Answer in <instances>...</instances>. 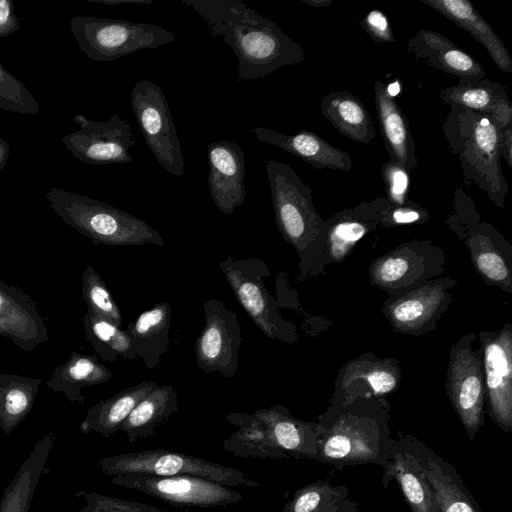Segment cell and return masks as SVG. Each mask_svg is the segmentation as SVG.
<instances>
[{
	"label": "cell",
	"instance_id": "obj_1",
	"mask_svg": "<svg viewBox=\"0 0 512 512\" xmlns=\"http://www.w3.org/2000/svg\"><path fill=\"white\" fill-rule=\"evenodd\" d=\"M234 51L237 82L265 77L305 60L303 48L278 24L240 0H181Z\"/></svg>",
	"mask_w": 512,
	"mask_h": 512
},
{
	"label": "cell",
	"instance_id": "obj_2",
	"mask_svg": "<svg viewBox=\"0 0 512 512\" xmlns=\"http://www.w3.org/2000/svg\"><path fill=\"white\" fill-rule=\"evenodd\" d=\"M389 406L384 399L359 397L330 405L319 416L316 461L342 470L345 466H382L394 439L389 426Z\"/></svg>",
	"mask_w": 512,
	"mask_h": 512
},
{
	"label": "cell",
	"instance_id": "obj_3",
	"mask_svg": "<svg viewBox=\"0 0 512 512\" xmlns=\"http://www.w3.org/2000/svg\"><path fill=\"white\" fill-rule=\"evenodd\" d=\"M226 419L237 430L223 441L222 447L236 457L317 458L318 423L295 418L282 404L252 414L229 412Z\"/></svg>",
	"mask_w": 512,
	"mask_h": 512
},
{
	"label": "cell",
	"instance_id": "obj_4",
	"mask_svg": "<svg viewBox=\"0 0 512 512\" xmlns=\"http://www.w3.org/2000/svg\"><path fill=\"white\" fill-rule=\"evenodd\" d=\"M448 147L457 155L464 177L504 208L508 183L500 164L499 132L492 119L482 113L451 106L443 123Z\"/></svg>",
	"mask_w": 512,
	"mask_h": 512
},
{
	"label": "cell",
	"instance_id": "obj_5",
	"mask_svg": "<svg viewBox=\"0 0 512 512\" xmlns=\"http://www.w3.org/2000/svg\"><path fill=\"white\" fill-rule=\"evenodd\" d=\"M45 198L64 223L93 244L165 246L164 239L151 225L117 207L56 187H50Z\"/></svg>",
	"mask_w": 512,
	"mask_h": 512
},
{
	"label": "cell",
	"instance_id": "obj_6",
	"mask_svg": "<svg viewBox=\"0 0 512 512\" xmlns=\"http://www.w3.org/2000/svg\"><path fill=\"white\" fill-rule=\"evenodd\" d=\"M266 172L277 229L299 254L304 272L313 260L325 222L315 209L310 187L291 166L269 160Z\"/></svg>",
	"mask_w": 512,
	"mask_h": 512
},
{
	"label": "cell",
	"instance_id": "obj_7",
	"mask_svg": "<svg viewBox=\"0 0 512 512\" xmlns=\"http://www.w3.org/2000/svg\"><path fill=\"white\" fill-rule=\"evenodd\" d=\"M70 29L80 50L98 62L113 61L178 40L172 32L156 24L95 16L72 17Z\"/></svg>",
	"mask_w": 512,
	"mask_h": 512
},
{
	"label": "cell",
	"instance_id": "obj_8",
	"mask_svg": "<svg viewBox=\"0 0 512 512\" xmlns=\"http://www.w3.org/2000/svg\"><path fill=\"white\" fill-rule=\"evenodd\" d=\"M96 463L102 473L107 476L122 474L193 475L229 487H260V483L248 478L241 470L164 448L111 455L98 459Z\"/></svg>",
	"mask_w": 512,
	"mask_h": 512
},
{
	"label": "cell",
	"instance_id": "obj_9",
	"mask_svg": "<svg viewBox=\"0 0 512 512\" xmlns=\"http://www.w3.org/2000/svg\"><path fill=\"white\" fill-rule=\"evenodd\" d=\"M219 267L237 301L268 338L286 343L298 339L294 325L278 313L276 300L264 284L270 271L263 260L234 259L229 255Z\"/></svg>",
	"mask_w": 512,
	"mask_h": 512
},
{
	"label": "cell",
	"instance_id": "obj_10",
	"mask_svg": "<svg viewBox=\"0 0 512 512\" xmlns=\"http://www.w3.org/2000/svg\"><path fill=\"white\" fill-rule=\"evenodd\" d=\"M131 106L146 144L157 162L173 176L184 173L180 140L162 89L150 80L135 83Z\"/></svg>",
	"mask_w": 512,
	"mask_h": 512
},
{
	"label": "cell",
	"instance_id": "obj_11",
	"mask_svg": "<svg viewBox=\"0 0 512 512\" xmlns=\"http://www.w3.org/2000/svg\"><path fill=\"white\" fill-rule=\"evenodd\" d=\"M474 333L463 336L452 348L447 370L449 401L473 440L484 423L485 380L481 348L472 350Z\"/></svg>",
	"mask_w": 512,
	"mask_h": 512
},
{
	"label": "cell",
	"instance_id": "obj_12",
	"mask_svg": "<svg viewBox=\"0 0 512 512\" xmlns=\"http://www.w3.org/2000/svg\"><path fill=\"white\" fill-rule=\"evenodd\" d=\"M111 482L173 506L216 508L234 505L243 500L242 494L232 487L193 475L122 474L113 476Z\"/></svg>",
	"mask_w": 512,
	"mask_h": 512
},
{
	"label": "cell",
	"instance_id": "obj_13",
	"mask_svg": "<svg viewBox=\"0 0 512 512\" xmlns=\"http://www.w3.org/2000/svg\"><path fill=\"white\" fill-rule=\"evenodd\" d=\"M73 121L79 129L61 140L78 160L92 165L123 164L133 160L130 149L136 139L130 125L118 114L105 121L77 114Z\"/></svg>",
	"mask_w": 512,
	"mask_h": 512
},
{
	"label": "cell",
	"instance_id": "obj_14",
	"mask_svg": "<svg viewBox=\"0 0 512 512\" xmlns=\"http://www.w3.org/2000/svg\"><path fill=\"white\" fill-rule=\"evenodd\" d=\"M203 310L205 324L194 346L196 364L206 374L231 378L238 369L242 342L237 315L218 299L205 301Z\"/></svg>",
	"mask_w": 512,
	"mask_h": 512
},
{
	"label": "cell",
	"instance_id": "obj_15",
	"mask_svg": "<svg viewBox=\"0 0 512 512\" xmlns=\"http://www.w3.org/2000/svg\"><path fill=\"white\" fill-rule=\"evenodd\" d=\"M481 336L489 414L503 431L512 433L511 325L507 324L500 332H485Z\"/></svg>",
	"mask_w": 512,
	"mask_h": 512
},
{
	"label": "cell",
	"instance_id": "obj_16",
	"mask_svg": "<svg viewBox=\"0 0 512 512\" xmlns=\"http://www.w3.org/2000/svg\"><path fill=\"white\" fill-rule=\"evenodd\" d=\"M208 187L217 208L231 215L246 196L244 152L234 141L212 142L207 146Z\"/></svg>",
	"mask_w": 512,
	"mask_h": 512
},
{
	"label": "cell",
	"instance_id": "obj_17",
	"mask_svg": "<svg viewBox=\"0 0 512 512\" xmlns=\"http://www.w3.org/2000/svg\"><path fill=\"white\" fill-rule=\"evenodd\" d=\"M400 369L391 359L363 355L340 372L331 405L352 402L359 397L380 398L397 388Z\"/></svg>",
	"mask_w": 512,
	"mask_h": 512
},
{
	"label": "cell",
	"instance_id": "obj_18",
	"mask_svg": "<svg viewBox=\"0 0 512 512\" xmlns=\"http://www.w3.org/2000/svg\"><path fill=\"white\" fill-rule=\"evenodd\" d=\"M421 466V474L430 485L440 512H482L453 465L423 441L407 435Z\"/></svg>",
	"mask_w": 512,
	"mask_h": 512
},
{
	"label": "cell",
	"instance_id": "obj_19",
	"mask_svg": "<svg viewBox=\"0 0 512 512\" xmlns=\"http://www.w3.org/2000/svg\"><path fill=\"white\" fill-rule=\"evenodd\" d=\"M0 336L25 351L48 342L46 321L33 299L20 288L0 280Z\"/></svg>",
	"mask_w": 512,
	"mask_h": 512
},
{
	"label": "cell",
	"instance_id": "obj_20",
	"mask_svg": "<svg viewBox=\"0 0 512 512\" xmlns=\"http://www.w3.org/2000/svg\"><path fill=\"white\" fill-rule=\"evenodd\" d=\"M383 468L382 485L386 489L395 480L411 512H440L434 493L421 474V466L408 442L407 435L397 433Z\"/></svg>",
	"mask_w": 512,
	"mask_h": 512
},
{
	"label": "cell",
	"instance_id": "obj_21",
	"mask_svg": "<svg viewBox=\"0 0 512 512\" xmlns=\"http://www.w3.org/2000/svg\"><path fill=\"white\" fill-rule=\"evenodd\" d=\"M427 244H404L373 262L370 267L372 282L391 292H403L431 277L432 249L424 251Z\"/></svg>",
	"mask_w": 512,
	"mask_h": 512
},
{
	"label": "cell",
	"instance_id": "obj_22",
	"mask_svg": "<svg viewBox=\"0 0 512 512\" xmlns=\"http://www.w3.org/2000/svg\"><path fill=\"white\" fill-rule=\"evenodd\" d=\"M448 281H434L403 293L386 306L385 312L395 329L412 333L424 330L449 304Z\"/></svg>",
	"mask_w": 512,
	"mask_h": 512
},
{
	"label": "cell",
	"instance_id": "obj_23",
	"mask_svg": "<svg viewBox=\"0 0 512 512\" xmlns=\"http://www.w3.org/2000/svg\"><path fill=\"white\" fill-rule=\"evenodd\" d=\"M251 133L259 141L274 145L317 169H352L353 161L349 153L332 146L314 132L302 130L294 135H286L271 128L254 127Z\"/></svg>",
	"mask_w": 512,
	"mask_h": 512
},
{
	"label": "cell",
	"instance_id": "obj_24",
	"mask_svg": "<svg viewBox=\"0 0 512 512\" xmlns=\"http://www.w3.org/2000/svg\"><path fill=\"white\" fill-rule=\"evenodd\" d=\"M407 51L416 59L445 73L465 80H481L485 71L472 56L462 51L449 38L428 29H418L408 41Z\"/></svg>",
	"mask_w": 512,
	"mask_h": 512
},
{
	"label": "cell",
	"instance_id": "obj_25",
	"mask_svg": "<svg viewBox=\"0 0 512 512\" xmlns=\"http://www.w3.org/2000/svg\"><path fill=\"white\" fill-rule=\"evenodd\" d=\"M374 102L382 139L390 159L409 171L416 168L418 159L409 121L388 86L381 80L374 84Z\"/></svg>",
	"mask_w": 512,
	"mask_h": 512
},
{
	"label": "cell",
	"instance_id": "obj_26",
	"mask_svg": "<svg viewBox=\"0 0 512 512\" xmlns=\"http://www.w3.org/2000/svg\"><path fill=\"white\" fill-rule=\"evenodd\" d=\"M457 26L469 32L489 53L497 67L512 72V58L491 26L468 0H420Z\"/></svg>",
	"mask_w": 512,
	"mask_h": 512
},
{
	"label": "cell",
	"instance_id": "obj_27",
	"mask_svg": "<svg viewBox=\"0 0 512 512\" xmlns=\"http://www.w3.org/2000/svg\"><path fill=\"white\" fill-rule=\"evenodd\" d=\"M172 308L168 302H159L139 314L125 330L136 356L141 357L147 368H155L168 349Z\"/></svg>",
	"mask_w": 512,
	"mask_h": 512
},
{
	"label": "cell",
	"instance_id": "obj_28",
	"mask_svg": "<svg viewBox=\"0 0 512 512\" xmlns=\"http://www.w3.org/2000/svg\"><path fill=\"white\" fill-rule=\"evenodd\" d=\"M158 384L154 380L127 387L119 393L93 405L80 424L82 433L95 432L109 437L120 427L135 408Z\"/></svg>",
	"mask_w": 512,
	"mask_h": 512
},
{
	"label": "cell",
	"instance_id": "obj_29",
	"mask_svg": "<svg viewBox=\"0 0 512 512\" xmlns=\"http://www.w3.org/2000/svg\"><path fill=\"white\" fill-rule=\"evenodd\" d=\"M55 437L44 435L21 464L0 500V512H29Z\"/></svg>",
	"mask_w": 512,
	"mask_h": 512
},
{
	"label": "cell",
	"instance_id": "obj_30",
	"mask_svg": "<svg viewBox=\"0 0 512 512\" xmlns=\"http://www.w3.org/2000/svg\"><path fill=\"white\" fill-rule=\"evenodd\" d=\"M111 377L112 371L95 356L72 351L66 362L54 368L47 386L53 392L64 393L71 403L84 404L81 389L105 383Z\"/></svg>",
	"mask_w": 512,
	"mask_h": 512
},
{
	"label": "cell",
	"instance_id": "obj_31",
	"mask_svg": "<svg viewBox=\"0 0 512 512\" xmlns=\"http://www.w3.org/2000/svg\"><path fill=\"white\" fill-rule=\"evenodd\" d=\"M324 117L343 136L368 144L376 134L373 119L364 104L349 92H330L320 101Z\"/></svg>",
	"mask_w": 512,
	"mask_h": 512
},
{
	"label": "cell",
	"instance_id": "obj_32",
	"mask_svg": "<svg viewBox=\"0 0 512 512\" xmlns=\"http://www.w3.org/2000/svg\"><path fill=\"white\" fill-rule=\"evenodd\" d=\"M178 396L173 386L155 387L126 418L120 432L133 443L156 434V429L178 411Z\"/></svg>",
	"mask_w": 512,
	"mask_h": 512
},
{
	"label": "cell",
	"instance_id": "obj_33",
	"mask_svg": "<svg viewBox=\"0 0 512 512\" xmlns=\"http://www.w3.org/2000/svg\"><path fill=\"white\" fill-rule=\"evenodd\" d=\"M359 506L345 485L335 486L326 478L297 489L281 512H359Z\"/></svg>",
	"mask_w": 512,
	"mask_h": 512
},
{
	"label": "cell",
	"instance_id": "obj_34",
	"mask_svg": "<svg viewBox=\"0 0 512 512\" xmlns=\"http://www.w3.org/2000/svg\"><path fill=\"white\" fill-rule=\"evenodd\" d=\"M41 379L0 373V428L10 434L31 411Z\"/></svg>",
	"mask_w": 512,
	"mask_h": 512
},
{
	"label": "cell",
	"instance_id": "obj_35",
	"mask_svg": "<svg viewBox=\"0 0 512 512\" xmlns=\"http://www.w3.org/2000/svg\"><path fill=\"white\" fill-rule=\"evenodd\" d=\"M439 95L450 107L456 106L488 116L500 104L509 100L506 87L490 79H459L456 85L446 87Z\"/></svg>",
	"mask_w": 512,
	"mask_h": 512
},
{
	"label": "cell",
	"instance_id": "obj_36",
	"mask_svg": "<svg viewBox=\"0 0 512 512\" xmlns=\"http://www.w3.org/2000/svg\"><path fill=\"white\" fill-rule=\"evenodd\" d=\"M377 224L358 207L346 209L324 223L320 239L326 237L330 258L339 261Z\"/></svg>",
	"mask_w": 512,
	"mask_h": 512
},
{
	"label": "cell",
	"instance_id": "obj_37",
	"mask_svg": "<svg viewBox=\"0 0 512 512\" xmlns=\"http://www.w3.org/2000/svg\"><path fill=\"white\" fill-rule=\"evenodd\" d=\"M83 323L87 340L104 361L115 362L119 357L132 360L137 357L127 332L115 324L88 311Z\"/></svg>",
	"mask_w": 512,
	"mask_h": 512
},
{
	"label": "cell",
	"instance_id": "obj_38",
	"mask_svg": "<svg viewBox=\"0 0 512 512\" xmlns=\"http://www.w3.org/2000/svg\"><path fill=\"white\" fill-rule=\"evenodd\" d=\"M82 296L88 312L122 327L121 310L96 270L86 265L82 274Z\"/></svg>",
	"mask_w": 512,
	"mask_h": 512
},
{
	"label": "cell",
	"instance_id": "obj_39",
	"mask_svg": "<svg viewBox=\"0 0 512 512\" xmlns=\"http://www.w3.org/2000/svg\"><path fill=\"white\" fill-rule=\"evenodd\" d=\"M368 217L385 226L423 222L428 213L419 205L408 200L404 205H396L387 198H376L357 206Z\"/></svg>",
	"mask_w": 512,
	"mask_h": 512
},
{
	"label": "cell",
	"instance_id": "obj_40",
	"mask_svg": "<svg viewBox=\"0 0 512 512\" xmlns=\"http://www.w3.org/2000/svg\"><path fill=\"white\" fill-rule=\"evenodd\" d=\"M488 239H482L480 234L470 240L473 262L483 277L491 284L511 285V271L503 255L492 249Z\"/></svg>",
	"mask_w": 512,
	"mask_h": 512
},
{
	"label": "cell",
	"instance_id": "obj_41",
	"mask_svg": "<svg viewBox=\"0 0 512 512\" xmlns=\"http://www.w3.org/2000/svg\"><path fill=\"white\" fill-rule=\"evenodd\" d=\"M0 109L38 115L40 106L28 88L0 62Z\"/></svg>",
	"mask_w": 512,
	"mask_h": 512
},
{
	"label": "cell",
	"instance_id": "obj_42",
	"mask_svg": "<svg viewBox=\"0 0 512 512\" xmlns=\"http://www.w3.org/2000/svg\"><path fill=\"white\" fill-rule=\"evenodd\" d=\"M84 506L75 512H169L146 503L123 500L100 493H84Z\"/></svg>",
	"mask_w": 512,
	"mask_h": 512
},
{
	"label": "cell",
	"instance_id": "obj_43",
	"mask_svg": "<svg viewBox=\"0 0 512 512\" xmlns=\"http://www.w3.org/2000/svg\"><path fill=\"white\" fill-rule=\"evenodd\" d=\"M381 175L387 193L386 198L396 205L406 204L410 187L409 170L390 159L383 164Z\"/></svg>",
	"mask_w": 512,
	"mask_h": 512
},
{
	"label": "cell",
	"instance_id": "obj_44",
	"mask_svg": "<svg viewBox=\"0 0 512 512\" xmlns=\"http://www.w3.org/2000/svg\"><path fill=\"white\" fill-rule=\"evenodd\" d=\"M362 26L375 42L392 43L395 41L386 15L379 10L375 9L366 14L362 20Z\"/></svg>",
	"mask_w": 512,
	"mask_h": 512
},
{
	"label": "cell",
	"instance_id": "obj_45",
	"mask_svg": "<svg viewBox=\"0 0 512 512\" xmlns=\"http://www.w3.org/2000/svg\"><path fill=\"white\" fill-rule=\"evenodd\" d=\"M21 28L11 0H0V38L7 37Z\"/></svg>",
	"mask_w": 512,
	"mask_h": 512
},
{
	"label": "cell",
	"instance_id": "obj_46",
	"mask_svg": "<svg viewBox=\"0 0 512 512\" xmlns=\"http://www.w3.org/2000/svg\"><path fill=\"white\" fill-rule=\"evenodd\" d=\"M499 152L507 163L512 167V127L499 132Z\"/></svg>",
	"mask_w": 512,
	"mask_h": 512
},
{
	"label": "cell",
	"instance_id": "obj_47",
	"mask_svg": "<svg viewBox=\"0 0 512 512\" xmlns=\"http://www.w3.org/2000/svg\"><path fill=\"white\" fill-rule=\"evenodd\" d=\"M91 3H99L105 5H125V4H150L154 0H87Z\"/></svg>",
	"mask_w": 512,
	"mask_h": 512
},
{
	"label": "cell",
	"instance_id": "obj_48",
	"mask_svg": "<svg viewBox=\"0 0 512 512\" xmlns=\"http://www.w3.org/2000/svg\"><path fill=\"white\" fill-rule=\"evenodd\" d=\"M10 156V145L0 136V172L6 166Z\"/></svg>",
	"mask_w": 512,
	"mask_h": 512
},
{
	"label": "cell",
	"instance_id": "obj_49",
	"mask_svg": "<svg viewBox=\"0 0 512 512\" xmlns=\"http://www.w3.org/2000/svg\"><path fill=\"white\" fill-rule=\"evenodd\" d=\"M303 3L314 8H328L334 0H301Z\"/></svg>",
	"mask_w": 512,
	"mask_h": 512
}]
</instances>
